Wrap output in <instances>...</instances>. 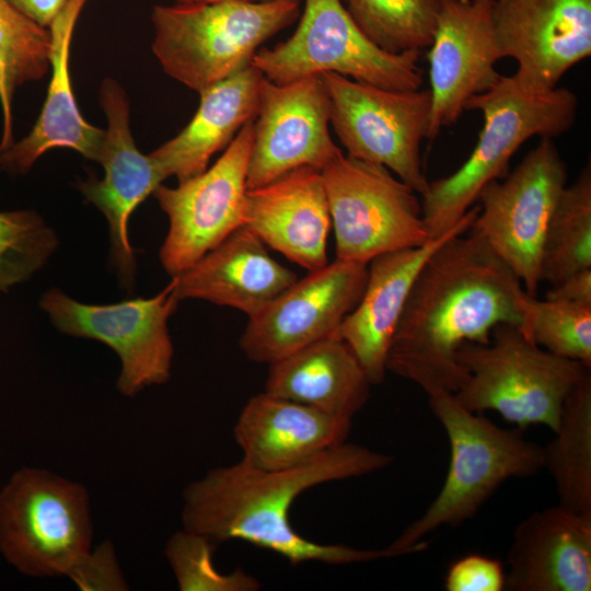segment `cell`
Returning a JSON list of instances; mask_svg holds the SVG:
<instances>
[{
  "label": "cell",
  "mask_w": 591,
  "mask_h": 591,
  "mask_svg": "<svg viewBox=\"0 0 591 591\" xmlns=\"http://www.w3.org/2000/svg\"><path fill=\"white\" fill-rule=\"evenodd\" d=\"M367 278L368 264L338 258L308 271L248 317L241 350L251 361L269 366L336 333L358 304Z\"/></svg>",
  "instance_id": "14"
},
{
  "label": "cell",
  "mask_w": 591,
  "mask_h": 591,
  "mask_svg": "<svg viewBox=\"0 0 591 591\" xmlns=\"http://www.w3.org/2000/svg\"><path fill=\"white\" fill-rule=\"evenodd\" d=\"M328 125L329 101L321 76L285 84L264 77L254 119L247 189L266 185L301 166L322 171L341 152L331 137Z\"/></svg>",
  "instance_id": "15"
},
{
  "label": "cell",
  "mask_w": 591,
  "mask_h": 591,
  "mask_svg": "<svg viewBox=\"0 0 591 591\" xmlns=\"http://www.w3.org/2000/svg\"><path fill=\"white\" fill-rule=\"evenodd\" d=\"M456 360L467 372L453 394L459 404L478 414L494 410L519 429L544 425L554 432L566 397L590 373L509 324L497 325L488 344H464Z\"/></svg>",
  "instance_id": "7"
},
{
  "label": "cell",
  "mask_w": 591,
  "mask_h": 591,
  "mask_svg": "<svg viewBox=\"0 0 591 591\" xmlns=\"http://www.w3.org/2000/svg\"><path fill=\"white\" fill-rule=\"evenodd\" d=\"M254 119L244 124L210 167L175 187L161 184L153 192L169 219L159 256L171 277L188 268L244 224Z\"/></svg>",
  "instance_id": "13"
},
{
  "label": "cell",
  "mask_w": 591,
  "mask_h": 591,
  "mask_svg": "<svg viewBox=\"0 0 591 591\" xmlns=\"http://www.w3.org/2000/svg\"><path fill=\"white\" fill-rule=\"evenodd\" d=\"M420 53L384 51L357 26L340 0H305L296 32L271 48H259L251 65L277 84L335 72L387 90H418Z\"/></svg>",
  "instance_id": "8"
},
{
  "label": "cell",
  "mask_w": 591,
  "mask_h": 591,
  "mask_svg": "<svg viewBox=\"0 0 591 591\" xmlns=\"http://www.w3.org/2000/svg\"><path fill=\"white\" fill-rule=\"evenodd\" d=\"M100 104L107 120L99 163L103 178L90 175L76 183L85 200L105 217L109 230V257L124 288L131 289L137 275L135 251L129 240V219L136 208L165 181L149 154L136 146L130 130L126 92L112 78L100 88Z\"/></svg>",
  "instance_id": "16"
},
{
  "label": "cell",
  "mask_w": 591,
  "mask_h": 591,
  "mask_svg": "<svg viewBox=\"0 0 591 591\" xmlns=\"http://www.w3.org/2000/svg\"><path fill=\"white\" fill-rule=\"evenodd\" d=\"M88 0H67L49 25L51 35L50 82L42 112L31 131L0 150V174L24 175L48 150L68 148L97 162L105 129L81 115L71 88L70 46L77 20Z\"/></svg>",
  "instance_id": "24"
},
{
  "label": "cell",
  "mask_w": 591,
  "mask_h": 591,
  "mask_svg": "<svg viewBox=\"0 0 591 591\" xmlns=\"http://www.w3.org/2000/svg\"><path fill=\"white\" fill-rule=\"evenodd\" d=\"M59 245L57 232L37 211H0V293L30 280Z\"/></svg>",
  "instance_id": "31"
},
{
  "label": "cell",
  "mask_w": 591,
  "mask_h": 591,
  "mask_svg": "<svg viewBox=\"0 0 591 591\" xmlns=\"http://www.w3.org/2000/svg\"><path fill=\"white\" fill-rule=\"evenodd\" d=\"M299 13L297 0L157 4L152 51L167 76L199 94L251 66Z\"/></svg>",
  "instance_id": "6"
},
{
  "label": "cell",
  "mask_w": 591,
  "mask_h": 591,
  "mask_svg": "<svg viewBox=\"0 0 591 591\" xmlns=\"http://www.w3.org/2000/svg\"><path fill=\"white\" fill-rule=\"evenodd\" d=\"M506 572L502 564L484 555L471 554L454 561L447 571V591H501Z\"/></svg>",
  "instance_id": "34"
},
{
  "label": "cell",
  "mask_w": 591,
  "mask_h": 591,
  "mask_svg": "<svg viewBox=\"0 0 591 591\" xmlns=\"http://www.w3.org/2000/svg\"><path fill=\"white\" fill-rule=\"evenodd\" d=\"M505 589L590 591L591 517L561 505L534 511L513 532Z\"/></svg>",
  "instance_id": "21"
},
{
  "label": "cell",
  "mask_w": 591,
  "mask_h": 591,
  "mask_svg": "<svg viewBox=\"0 0 591 591\" xmlns=\"http://www.w3.org/2000/svg\"><path fill=\"white\" fill-rule=\"evenodd\" d=\"M521 332L545 350L591 368V305L529 296Z\"/></svg>",
  "instance_id": "32"
},
{
  "label": "cell",
  "mask_w": 591,
  "mask_h": 591,
  "mask_svg": "<svg viewBox=\"0 0 591 591\" xmlns=\"http://www.w3.org/2000/svg\"><path fill=\"white\" fill-rule=\"evenodd\" d=\"M530 294L477 233L444 241L420 268L392 338L386 370L427 395L456 393L467 379L456 354L488 344L497 325L522 329Z\"/></svg>",
  "instance_id": "1"
},
{
  "label": "cell",
  "mask_w": 591,
  "mask_h": 591,
  "mask_svg": "<svg viewBox=\"0 0 591 591\" xmlns=\"http://www.w3.org/2000/svg\"><path fill=\"white\" fill-rule=\"evenodd\" d=\"M176 3L179 4H192V3H209V2H218V1H224V0H175ZM246 1H262V0H246Z\"/></svg>",
  "instance_id": "37"
},
{
  "label": "cell",
  "mask_w": 591,
  "mask_h": 591,
  "mask_svg": "<svg viewBox=\"0 0 591 591\" xmlns=\"http://www.w3.org/2000/svg\"><path fill=\"white\" fill-rule=\"evenodd\" d=\"M178 302L171 279L151 298L113 304L83 303L54 287L42 294L38 306L58 332L112 348L121 363L117 390L135 396L171 378L174 348L167 322Z\"/></svg>",
  "instance_id": "11"
},
{
  "label": "cell",
  "mask_w": 591,
  "mask_h": 591,
  "mask_svg": "<svg viewBox=\"0 0 591 591\" xmlns=\"http://www.w3.org/2000/svg\"><path fill=\"white\" fill-rule=\"evenodd\" d=\"M297 1H299V0H297Z\"/></svg>",
  "instance_id": "38"
},
{
  "label": "cell",
  "mask_w": 591,
  "mask_h": 591,
  "mask_svg": "<svg viewBox=\"0 0 591 591\" xmlns=\"http://www.w3.org/2000/svg\"><path fill=\"white\" fill-rule=\"evenodd\" d=\"M591 268V166L565 186L548 221L541 258V282L554 286Z\"/></svg>",
  "instance_id": "29"
},
{
  "label": "cell",
  "mask_w": 591,
  "mask_h": 591,
  "mask_svg": "<svg viewBox=\"0 0 591 591\" xmlns=\"http://www.w3.org/2000/svg\"><path fill=\"white\" fill-rule=\"evenodd\" d=\"M389 454L343 443L298 465L267 471L245 464L216 467L184 490L183 529L213 542L241 540L292 565H347L394 557L387 549L322 544L298 533L289 520L296 499L321 484L360 477L391 465Z\"/></svg>",
  "instance_id": "2"
},
{
  "label": "cell",
  "mask_w": 591,
  "mask_h": 591,
  "mask_svg": "<svg viewBox=\"0 0 591 591\" xmlns=\"http://www.w3.org/2000/svg\"><path fill=\"white\" fill-rule=\"evenodd\" d=\"M320 76L328 95L329 124L347 155L386 167L422 196L429 186L420 146L430 125V90L395 91L335 72Z\"/></svg>",
  "instance_id": "10"
},
{
  "label": "cell",
  "mask_w": 591,
  "mask_h": 591,
  "mask_svg": "<svg viewBox=\"0 0 591 591\" xmlns=\"http://www.w3.org/2000/svg\"><path fill=\"white\" fill-rule=\"evenodd\" d=\"M578 97L567 88L536 91L513 74L500 76L486 92L468 100L465 111H479L484 126L468 159L452 174L429 182L421 196L422 217L431 239L450 229L477 201L490 182L509 174L515 151L530 138H556L573 125Z\"/></svg>",
  "instance_id": "4"
},
{
  "label": "cell",
  "mask_w": 591,
  "mask_h": 591,
  "mask_svg": "<svg viewBox=\"0 0 591 591\" xmlns=\"http://www.w3.org/2000/svg\"><path fill=\"white\" fill-rule=\"evenodd\" d=\"M297 279V274L273 258L262 240L244 224L172 277L179 301L205 300L236 309L248 317Z\"/></svg>",
  "instance_id": "22"
},
{
  "label": "cell",
  "mask_w": 591,
  "mask_h": 591,
  "mask_svg": "<svg viewBox=\"0 0 591 591\" xmlns=\"http://www.w3.org/2000/svg\"><path fill=\"white\" fill-rule=\"evenodd\" d=\"M567 165L553 138H541L514 171L479 193L470 230L482 236L536 297L546 228L566 186Z\"/></svg>",
  "instance_id": "12"
},
{
  "label": "cell",
  "mask_w": 591,
  "mask_h": 591,
  "mask_svg": "<svg viewBox=\"0 0 591 591\" xmlns=\"http://www.w3.org/2000/svg\"><path fill=\"white\" fill-rule=\"evenodd\" d=\"M495 0H438L437 23L428 54L431 117L427 139L455 124L474 95L500 78L502 59L495 34Z\"/></svg>",
  "instance_id": "17"
},
{
  "label": "cell",
  "mask_w": 591,
  "mask_h": 591,
  "mask_svg": "<svg viewBox=\"0 0 591 591\" xmlns=\"http://www.w3.org/2000/svg\"><path fill=\"white\" fill-rule=\"evenodd\" d=\"M555 438L544 447V468L554 479L559 505L591 517V374L565 399Z\"/></svg>",
  "instance_id": "27"
},
{
  "label": "cell",
  "mask_w": 591,
  "mask_h": 591,
  "mask_svg": "<svg viewBox=\"0 0 591 591\" xmlns=\"http://www.w3.org/2000/svg\"><path fill=\"white\" fill-rule=\"evenodd\" d=\"M478 211L479 206L472 207L452 229L421 246L384 253L368 263L363 293L337 335L352 350L372 385L385 379L390 345L420 268L444 241L468 231Z\"/></svg>",
  "instance_id": "19"
},
{
  "label": "cell",
  "mask_w": 591,
  "mask_h": 591,
  "mask_svg": "<svg viewBox=\"0 0 591 591\" xmlns=\"http://www.w3.org/2000/svg\"><path fill=\"white\" fill-rule=\"evenodd\" d=\"M19 10L45 27L62 9L67 0H10Z\"/></svg>",
  "instance_id": "36"
},
{
  "label": "cell",
  "mask_w": 591,
  "mask_h": 591,
  "mask_svg": "<svg viewBox=\"0 0 591 591\" xmlns=\"http://www.w3.org/2000/svg\"><path fill=\"white\" fill-rule=\"evenodd\" d=\"M493 20L502 58L536 90L557 88L563 76L591 55V0H495Z\"/></svg>",
  "instance_id": "18"
},
{
  "label": "cell",
  "mask_w": 591,
  "mask_h": 591,
  "mask_svg": "<svg viewBox=\"0 0 591 591\" xmlns=\"http://www.w3.org/2000/svg\"><path fill=\"white\" fill-rule=\"evenodd\" d=\"M545 299L591 305V268L577 271L551 286Z\"/></svg>",
  "instance_id": "35"
},
{
  "label": "cell",
  "mask_w": 591,
  "mask_h": 591,
  "mask_svg": "<svg viewBox=\"0 0 591 591\" xmlns=\"http://www.w3.org/2000/svg\"><path fill=\"white\" fill-rule=\"evenodd\" d=\"M263 78L251 65L199 93V106L185 128L149 153L165 179L175 176L179 183L207 170L211 157L256 117Z\"/></svg>",
  "instance_id": "25"
},
{
  "label": "cell",
  "mask_w": 591,
  "mask_h": 591,
  "mask_svg": "<svg viewBox=\"0 0 591 591\" xmlns=\"http://www.w3.org/2000/svg\"><path fill=\"white\" fill-rule=\"evenodd\" d=\"M351 422L350 418L262 392L244 405L233 437L242 462L275 471L347 442Z\"/></svg>",
  "instance_id": "23"
},
{
  "label": "cell",
  "mask_w": 591,
  "mask_h": 591,
  "mask_svg": "<svg viewBox=\"0 0 591 591\" xmlns=\"http://www.w3.org/2000/svg\"><path fill=\"white\" fill-rule=\"evenodd\" d=\"M244 225L308 271L325 266L332 222L322 172L301 166L247 189Z\"/></svg>",
  "instance_id": "20"
},
{
  "label": "cell",
  "mask_w": 591,
  "mask_h": 591,
  "mask_svg": "<svg viewBox=\"0 0 591 591\" xmlns=\"http://www.w3.org/2000/svg\"><path fill=\"white\" fill-rule=\"evenodd\" d=\"M84 487L50 472L23 468L0 494V549L33 577H69L81 590H125L111 544L91 551Z\"/></svg>",
  "instance_id": "3"
},
{
  "label": "cell",
  "mask_w": 591,
  "mask_h": 591,
  "mask_svg": "<svg viewBox=\"0 0 591 591\" xmlns=\"http://www.w3.org/2000/svg\"><path fill=\"white\" fill-rule=\"evenodd\" d=\"M321 172L336 258L368 264L431 240L417 193L386 167L340 152Z\"/></svg>",
  "instance_id": "9"
},
{
  "label": "cell",
  "mask_w": 591,
  "mask_h": 591,
  "mask_svg": "<svg viewBox=\"0 0 591 591\" xmlns=\"http://www.w3.org/2000/svg\"><path fill=\"white\" fill-rule=\"evenodd\" d=\"M50 57L49 27L27 16L10 0H0V150L14 142L12 103L16 89L43 79L50 69Z\"/></svg>",
  "instance_id": "28"
},
{
  "label": "cell",
  "mask_w": 591,
  "mask_h": 591,
  "mask_svg": "<svg viewBox=\"0 0 591 591\" xmlns=\"http://www.w3.org/2000/svg\"><path fill=\"white\" fill-rule=\"evenodd\" d=\"M213 541L187 530L176 532L165 554L182 591H257L260 582L242 569L220 572L213 565Z\"/></svg>",
  "instance_id": "33"
},
{
  "label": "cell",
  "mask_w": 591,
  "mask_h": 591,
  "mask_svg": "<svg viewBox=\"0 0 591 591\" xmlns=\"http://www.w3.org/2000/svg\"><path fill=\"white\" fill-rule=\"evenodd\" d=\"M428 396L449 439V468L427 510L387 546L394 557L424 551L428 534L474 518L505 482L544 468V447L525 439L521 430L501 428L467 410L452 393Z\"/></svg>",
  "instance_id": "5"
},
{
  "label": "cell",
  "mask_w": 591,
  "mask_h": 591,
  "mask_svg": "<svg viewBox=\"0 0 591 591\" xmlns=\"http://www.w3.org/2000/svg\"><path fill=\"white\" fill-rule=\"evenodd\" d=\"M359 30L391 54L429 48L437 23L438 0H347Z\"/></svg>",
  "instance_id": "30"
},
{
  "label": "cell",
  "mask_w": 591,
  "mask_h": 591,
  "mask_svg": "<svg viewBox=\"0 0 591 591\" xmlns=\"http://www.w3.org/2000/svg\"><path fill=\"white\" fill-rule=\"evenodd\" d=\"M371 382L337 332L271 364L264 392L352 419Z\"/></svg>",
  "instance_id": "26"
}]
</instances>
